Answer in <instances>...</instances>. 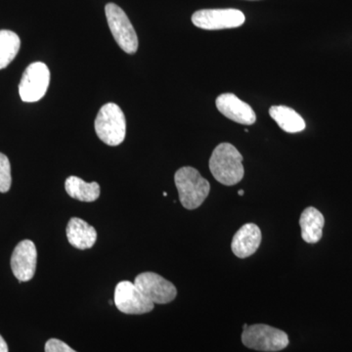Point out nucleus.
<instances>
[{
    "label": "nucleus",
    "mask_w": 352,
    "mask_h": 352,
    "mask_svg": "<svg viewBox=\"0 0 352 352\" xmlns=\"http://www.w3.org/2000/svg\"><path fill=\"white\" fill-rule=\"evenodd\" d=\"M210 170L217 182L226 186H233L245 175L243 156L230 143H221L217 146L210 156Z\"/></svg>",
    "instance_id": "nucleus-1"
},
{
    "label": "nucleus",
    "mask_w": 352,
    "mask_h": 352,
    "mask_svg": "<svg viewBox=\"0 0 352 352\" xmlns=\"http://www.w3.org/2000/svg\"><path fill=\"white\" fill-rule=\"evenodd\" d=\"M175 182L180 203L187 210H196L201 207L210 194V182L191 166H183L176 171Z\"/></svg>",
    "instance_id": "nucleus-2"
},
{
    "label": "nucleus",
    "mask_w": 352,
    "mask_h": 352,
    "mask_svg": "<svg viewBox=\"0 0 352 352\" xmlns=\"http://www.w3.org/2000/svg\"><path fill=\"white\" fill-rule=\"evenodd\" d=\"M95 131L99 139L109 146H118L124 142L126 117L117 104L108 103L100 109L95 119Z\"/></svg>",
    "instance_id": "nucleus-3"
},
{
    "label": "nucleus",
    "mask_w": 352,
    "mask_h": 352,
    "mask_svg": "<svg viewBox=\"0 0 352 352\" xmlns=\"http://www.w3.org/2000/svg\"><path fill=\"white\" fill-rule=\"evenodd\" d=\"M242 342L254 351L275 352L286 349L289 340L284 331L265 324H254L243 331Z\"/></svg>",
    "instance_id": "nucleus-4"
},
{
    "label": "nucleus",
    "mask_w": 352,
    "mask_h": 352,
    "mask_svg": "<svg viewBox=\"0 0 352 352\" xmlns=\"http://www.w3.org/2000/svg\"><path fill=\"white\" fill-rule=\"evenodd\" d=\"M105 13L116 43L127 54H134L138 50V38L126 14L113 3L106 6Z\"/></svg>",
    "instance_id": "nucleus-5"
},
{
    "label": "nucleus",
    "mask_w": 352,
    "mask_h": 352,
    "mask_svg": "<svg viewBox=\"0 0 352 352\" xmlns=\"http://www.w3.org/2000/svg\"><path fill=\"white\" fill-rule=\"evenodd\" d=\"M50 82L48 67L41 62H34L23 74L19 85L21 99L28 103L41 100L47 91Z\"/></svg>",
    "instance_id": "nucleus-6"
},
{
    "label": "nucleus",
    "mask_w": 352,
    "mask_h": 352,
    "mask_svg": "<svg viewBox=\"0 0 352 352\" xmlns=\"http://www.w3.org/2000/svg\"><path fill=\"white\" fill-rule=\"evenodd\" d=\"M245 15L237 9H204L192 16L196 27L208 31L233 29L245 23Z\"/></svg>",
    "instance_id": "nucleus-7"
},
{
    "label": "nucleus",
    "mask_w": 352,
    "mask_h": 352,
    "mask_svg": "<svg viewBox=\"0 0 352 352\" xmlns=\"http://www.w3.org/2000/svg\"><path fill=\"white\" fill-rule=\"evenodd\" d=\"M115 305L122 314L132 315L149 314L155 307L134 282L129 281L120 282L116 287Z\"/></svg>",
    "instance_id": "nucleus-8"
},
{
    "label": "nucleus",
    "mask_w": 352,
    "mask_h": 352,
    "mask_svg": "<svg viewBox=\"0 0 352 352\" xmlns=\"http://www.w3.org/2000/svg\"><path fill=\"white\" fill-rule=\"evenodd\" d=\"M134 284L154 305L171 302L177 296L175 285L157 273H141L134 280Z\"/></svg>",
    "instance_id": "nucleus-9"
},
{
    "label": "nucleus",
    "mask_w": 352,
    "mask_h": 352,
    "mask_svg": "<svg viewBox=\"0 0 352 352\" xmlns=\"http://www.w3.org/2000/svg\"><path fill=\"white\" fill-rule=\"evenodd\" d=\"M38 263L36 245L24 240L16 245L11 256V270L20 282H28L34 276Z\"/></svg>",
    "instance_id": "nucleus-10"
},
{
    "label": "nucleus",
    "mask_w": 352,
    "mask_h": 352,
    "mask_svg": "<svg viewBox=\"0 0 352 352\" xmlns=\"http://www.w3.org/2000/svg\"><path fill=\"white\" fill-rule=\"evenodd\" d=\"M217 110L228 119L241 124H254L256 116L251 106L241 100L235 94L219 95L215 101Z\"/></svg>",
    "instance_id": "nucleus-11"
},
{
    "label": "nucleus",
    "mask_w": 352,
    "mask_h": 352,
    "mask_svg": "<svg viewBox=\"0 0 352 352\" xmlns=\"http://www.w3.org/2000/svg\"><path fill=\"white\" fill-rule=\"evenodd\" d=\"M261 231L258 226L247 223L234 235L231 249L237 258H247L258 251L261 243Z\"/></svg>",
    "instance_id": "nucleus-12"
},
{
    "label": "nucleus",
    "mask_w": 352,
    "mask_h": 352,
    "mask_svg": "<svg viewBox=\"0 0 352 352\" xmlns=\"http://www.w3.org/2000/svg\"><path fill=\"white\" fill-rule=\"evenodd\" d=\"M66 232L69 244L78 250L90 249L97 240V232L94 227L78 217L69 219Z\"/></svg>",
    "instance_id": "nucleus-13"
},
{
    "label": "nucleus",
    "mask_w": 352,
    "mask_h": 352,
    "mask_svg": "<svg viewBox=\"0 0 352 352\" xmlns=\"http://www.w3.org/2000/svg\"><path fill=\"white\" fill-rule=\"evenodd\" d=\"M325 219L317 208L308 207L303 210L300 219L302 237L308 244H316L323 235Z\"/></svg>",
    "instance_id": "nucleus-14"
},
{
    "label": "nucleus",
    "mask_w": 352,
    "mask_h": 352,
    "mask_svg": "<svg viewBox=\"0 0 352 352\" xmlns=\"http://www.w3.org/2000/svg\"><path fill=\"white\" fill-rule=\"evenodd\" d=\"M270 115L277 122L280 129L288 133H298L305 131L307 126L300 113L286 106H272L270 109Z\"/></svg>",
    "instance_id": "nucleus-15"
},
{
    "label": "nucleus",
    "mask_w": 352,
    "mask_h": 352,
    "mask_svg": "<svg viewBox=\"0 0 352 352\" xmlns=\"http://www.w3.org/2000/svg\"><path fill=\"white\" fill-rule=\"evenodd\" d=\"M65 189L72 198L87 203L96 201L100 196V186L98 183H87L76 176H69L67 178Z\"/></svg>",
    "instance_id": "nucleus-16"
},
{
    "label": "nucleus",
    "mask_w": 352,
    "mask_h": 352,
    "mask_svg": "<svg viewBox=\"0 0 352 352\" xmlns=\"http://www.w3.org/2000/svg\"><path fill=\"white\" fill-rule=\"evenodd\" d=\"M21 41L17 34L8 30L0 31V69L6 68L17 56Z\"/></svg>",
    "instance_id": "nucleus-17"
},
{
    "label": "nucleus",
    "mask_w": 352,
    "mask_h": 352,
    "mask_svg": "<svg viewBox=\"0 0 352 352\" xmlns=\"http://www.w3.org/2000/svg\"><path fill=\"white\" fill-rule=\"evenodd\" d=\"M12 177H11V166L8 157L0 153V192L6 193L10 190Z\"/></svg>",
    "instance_id": "nucleus-18"
},
{
    "label": "nucleus",
    "mask_w": 352,
    "mask_h": 352,
    "mask_svg": "<svg viewBox=\"0 0 352 352\" xmlns=\"http://www.w3.org/2000/svg\"><path fill=\"white\" fill-rule=\"evenodd\" d=\"M45 352H78L62 340L50 339L45 344Z\"/></svg>",
    "instance_id": "nucleus-19"
},
{
    "label": "nucleus",
    "mask_w": 352,
    "mask_h": 352,
    "mask_svg": "<svg viewBox=\"0 0 352 352\" xmlns=\"http://www.w3.org/2000/svg\"><path fill=\"white\" fill-rule=\"evenodd\" d=\"M0 352H8V346L1 335H0Z\"/></svg>",
    "instance_id": "nucleus-20"
},
{
    "label": "nucleus",
    "mask_w": 352,
    "mask_h": 352,
    "mask_svg": "<svg viewBox=\"0 0 352 352\" xmlns=\"http://www.w3.org/2000/svg\"><path fill=\"white\" fill-rule=\"evenodd\" d=\"M238 194H239V196H243L245 194L244 190H239V192H238Z\"/></svg>",
    "instance_id": "nucleus-21"
},
{
    "label": "nucleus",
    "mask_w": 352,
    "mask_h": 352,
    "mask_svg": "<svg viewBox=\"0 0 352 352\" xmlns=\"http://www.w3.org/2000/svg\"><path fill=\"white\" fill-rule=\"evenodd\" d=\"M243 328H244V330H245V329H247L248 328V324H244V327H243Z\"/></svg>",
    "instance_id": "nucleus-22"
}]
</instances>
